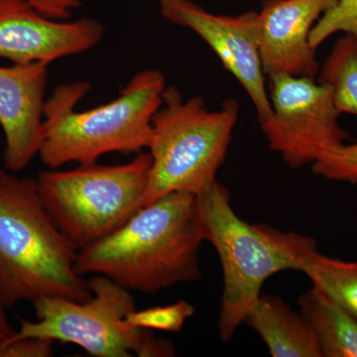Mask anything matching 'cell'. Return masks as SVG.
<instances>
[{"mask_svg":"<svg viewBox=\"0 0 357 357\" xmlns=\"http://www.w3.org/2000/svg\"><path fill=\"white\" fill-rule=\"evenodd\" d=\"M277 243L312 285L324 291L357 319V260L344 261L319 252L316 241L296 232L273 229Z\"/></svg>","mask_w":357,"mask_h":357,"instance_id":"5bb4252c","label":"cell"},{"mask_svg":"<svg viewBox=\"0 0 357 357\" xmlns=\"http://www.w3.org/2000/svg\"><path fill=\"white\" fill-rule=\"evenodd\" d=\"M204 241L196 196L172 192L79 249L75 269L82 276L102 275L130 292L156 294L203 279L199 253Z\"/></svg>","mask_w":357,"mask_h":357,"instance_id":"6da1fadb","label":"cell"},{"mask_svg":"<svg viewBox=\"0 0 357 357\" xmlns=\"http://www.w3.org/2000/svg\"><path fill=\"white\" fill-rule=\"evenodd\" d=\"M77 249L45 210L36 178L0 170V302L60 297L86 302L89 281L75 269Z\"/></svg>","mask_w":357,"mask_h":357,"instance_id":"7a4b0ae2","label":"cell"},{"mask_svg":"<svg viewBox=\"0 0 357 357\" xmlns=\"http://www.w3.org/2000/svg\"><path fill=\"white\" fill-rule=\"evenodd\" d=\"M196 309L187 301L181 300L169 306L150 307L143 311L129 312L126 321L137 328L146 330L178 333L188 319L194 316Z\"/></svg>","mask_w":357,"mask_h":357,"instance_id":"e0dca14e","label":"cell"},{"mask_svg":"<svg viewBox=\"0 0 357 357\" xmlns=\"http://www.w3.org/2000/svg\"><path fill=\"white\" fill-rule=\"evenodd\" d=\"M48 66L34 62L0 67V126L6 138L3 164L9 172L23 170L39 153Z\"/></svg>","mask_w":357,"mask_h":357,"instance_id":"7c38bea8","label":"cell"},{"mask_svg":"<svg viewBox=\"0 0 357 357\" xmlns=\"http://www.w3.org/2000/svg\"><path fill=\"white\" fill-rule=\"evenodd\" d=\"M300 312L311 324L323 357H357V319L321 289L300 296Z\"/></svg>","mask_w":357,"mask_h":357,"instance_id":"9a60e30c","label":"cell"},{"mask_svg":"<svg viewBox=\"0 0 357 357\" xmlns=\"http://www.w3.org/2000/svg\"><path fill=\"white\" fill-rule=\"evenodd\" d=\"M166 86L160 70H142L112 102L77 112L91 84H59L45 102L40 158L49 168L58 169L70 162L95 163L112 152L139 153L151 142L152 119Z\"/></svg>","mask_w":357,"mask_h":357,"instance_id":"3957f363","label":"cell"},{"mask_svg":"<svg viewBox=\"0 0 357 357\" xmlns=\"http://www.w3.org/2000/svg\"><path fill=\"white\" fill-rule=\"evenodd\" d=\"M317 82L330 91L340 114L357 116V38L344 34L319 67Z\"/></svg>","mask_w":357,"mask_h":357,"instance_id":"2e32d148","label":"cell"},{"mask_svg":"<svg viewBox=\"0 0 357 357\" xmlns=\"http://www.w3.org/2000/svg\"><path fill=\"white\" fill-rule=\"evenodd\" d=\"M238 115L236 100L210 110L199 96L185 100L177 88L166 86L152 119V164L142 206L172 192L197 196L217 180Z\"/></svg>","mask_w":357,"mask_h":357,"instance_id":"277c9868","label":"cell"},{"mask_svg":"<svg viewBox=\"0 0 357 357\" xmlns=\"http://www.w3.org/2000/svg\"><path fill=\"white\" fill-rule=\"evenodd\" d=\"M6 307L0 302V347L7 342L9 338L13 337L15 335L16 331L14 330L7 319Z\"/></svg>","mask_w":357,"mask_h":357,"instance_id":"7402d4cb","label":"cell"},{"mask_svg":"<svg viewBox=\"0 0 357 357\" xmlns=\"http://www.w3.org/2000/svg\"><path fill=\"white\" fill-rule=\"evenodd\" d=\"M312 171L326 180L357 184V143H344L324 154L312 164Z\"/></svg>","mask_w":357,"mask_h":357,"instance_id":"d6986e66","label":"cell"},{"mask_svg":"<svg viewBox=\"0 0 357 357\" xmlns=\"http://www.w3.org/2000/svg\"><path fill=\"white\" fill-rule=\"evenodd\" d=\"M53 340L27 337L13 340L0 347V357H49L53 356Z\"/></svg>","mask_w":357,"mask_h":357,"instance_id":"ffe728a7","label":"cell"},{"mask_svg":"<svg viewBox=\"0 0 357 357\" xmlns=\"http://www.w3.org/2000/svg\"><path fill=\"white\" fill-rule=\"evenodd\" d=\"M273 357H323L318 337L302 312L277 296L261 294L244 319Z\"/></svg>","mask_w":357,"mask_h":357,"instance_id":"4fadbf2b","label":"cell"},{"mask_svg":"<svg viewBox=\"0 0 357 357\" xmlns=\"http://www.w3.org/2000/svg\"><path fill=\"white\" fill-rule=\"evenodd\" d=\"M196 206L204 241L215 248L222 263L218 333L222 342H229L261 295L265 282L294 270L293 263L270 227L250 225L238 217L229 190L218 180L197 195Z\"/></svg>","mask_w":357,"mask_h":357,"instance_id":"8992f818","label":"cell"},{"mask_svg":"<svg viewBox=\"0 0 357 357\" xmlns=\"http://www.w3.org/2000/svg\"><path fill=\"white\" fill-rule=\"evenodd\" d=\"M335 0H264L258 13L263 72L316 79L319 66L310 34Z\"/></svg>","mask_w":357,"mask_h":357,"instance_id":"8fae6325","label":"cell"},{"mask_svg":"<svg viewBox=\"0 0 357 357\" xmlns=\"http://www.w3.org/2000/svg\"><path fill=\"white\" fill-rule=\"evenodd\" d=\"M161 15L189 28L211 47L223 67L243 86L262 123L272 114L258 41V13L217 15L192 0H157Z\"/></svg>","mask_w":357,"mask_h":357,"instance_id":"9c48e42d","label":"cell"},{"mask_svg":"<svg viewBox=\"0 0 357 357\" xmlns=\"http://www.w3.org/2000/svg\"><path fill=\"white\" fill-rule=\"evenodd\" d=\"M152 158L139 152L121 165L79 164L69 171L40 173L37 190L45 210L77 249L121 227L141 206Z\"/></svg>","mask_w":357,"mask_h":357,"instance_id":"5b68a950","label":"cell"},{"mask_svg":"<svg viewBox=\"0 0 357 357\" xmlns=\"http://www.w3.org/2000/svg\"><path fill=\"white\" fill-rule=\"evenodd\" d=\"M269 79L272 114L260 128L270 149L290 168L312 166L349 139L330 91L316 79L288 75Z\"/></svg>","mask_w":357,"mask_h":357,"instance_id":"ba28073f","label":"cell"},{"mask_svg":"<svg viewBox=\"0 0 357 357\" xmlns=\"http://www.w3.org/2000/svg\"><path fill=\"white\" fill-rule=\"evenodd\" d=\"M337 33L354 35L357 38V0H335V4L323 14L310 34V43L318 49Z\"/></svg>","mask_w":357,"mask_h":357,"instance_id":"ac0fdd59","label":"cell"},{"mask_svg":"<svg viewBox=\"0 0 357 357\" xmlns=\"http://www.w3.org/2000/svg\"><path fill=\"white\" fill-rule=\"evenodd\" d=\"M38 13L54 20H68L82 6V0H25Z\"/></svg>","mask_w":357,"mask_h":357,"instance_id":"44dd1931","label":"cell"},{"mask_svg":"<svg viewBox=\"0 0 357 357\" xmlns=\"http://www.w3.org/2000/svg\"><path fill=\"white\" fill-rule=\"evenodd\" d=\"M89 283L93 296L86 302L60 297L33 301L36 321L21 319L20 330L2 345L36 337L76 344L96 357L175 356L172 342L126 321L129 312L136 310L130 291L102 275H96Z\"/></svg>","mask_w":357,"mask_h":357,"instance_id":"52a82bcc","label":"cell"},{"mask_svg":"<svg viewBox=\"0 0 357 357\" xmlns=\"http://www.w3.org/2000/svg\"><path fill=\"white\" fill-rule=\"evenodd\" d=\"M100 21L54 20L25 0H0V58L13 64L43 62L93 49L105 36Z\"/></svg>","mask_w":357,"mask_h":357,"instance_id":"30bf717a","label":"cell"}]
</instances>
